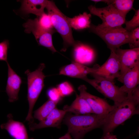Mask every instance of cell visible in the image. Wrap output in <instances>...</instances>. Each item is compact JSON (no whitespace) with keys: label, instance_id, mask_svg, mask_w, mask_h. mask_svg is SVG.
Here are the masks:
<instances>
[{"label":"cell","instance_id":"ffe728a7","mask_svg":"<svg viewBox=\"0 0 139 139\" xmlns=\"http://www.w3.org/2000/svg\"><path fill=\"white\" fill-rule=\"evenodd\" d=\"M91 17L90 14L84 12L73 18L67 17V19L72 28L79 30L90 28Z\"/></svg>","mask_w":139,"mask_h":139},{"label":"cell","instance_id":"52a82bcc","mask_svg":"<svg viewBox=\"0 0 139 139\" xmlns=\"http://www.w3.org/2000/svg\"><path fill=\"white\" fill-rule=\"evenodd\" d=\"M24 31L27 33H32L39 45L47 48L53 53L57 52L53 45V35L56 32L55 30L45 29L39 24L38 18L28 19L23 24Z\"/></svg>","mask_w":139,"mask_h":139},{"label":"cell","instance_id":"6da1fadb","mask_svg":"<svg viewBox=\"0 0 139 139\" xmlns=\"http://www.w3.org/2000/svg\"><path fill=\"white\" fill-rule=\"evenodd\" d=\"M94 114L76 115L67 112L63 121L68 132L73 139H83L86 134L97 128L102 127L108 116Z\"/></svg>","mask_w":139,"mask_h":139},{"label":"cell","instance_id":"7402d4cb","mask_svg":"<svg viewBox=\"0 0 139 139\" xmlns=\"http://www.w3.org/2000/svg\"><path fill=\"white\" fill-rule=\"evenodd\" d=\"M134 2L133 0H112L111 4L121 14L126 18L130 11L134 9L133 7Z\"/></svg>","mask_w":139,"mask_h":139},{"label":"cell","instance_id":"8992f818","mask_svg":"<svg viewBox=\"0 0 139 139\" xmlns=\"http://www.w3.org/2000/svg\"><path fill=\"white\" fill-rule=\"evenodd\" d=\"M94 78L87 77L83 80L91 85L106 97L114 101L115 106L119 105L127 98V94L122 91L114 81L94 74H90Z\"/></svg>","mask_w":139,"mask_h":139},{"label":"cell","instance_id":"2e32d148","mask_svg":"<svg viewBox=\"0 0 139 139\" xmlns=\"http://www.w3.org/2000/svg\"><path fill=\"white\" fill-rule=\"evenodd\" d=\"M7 63L8 68V78L6 91L8 97V101L13 102L18 99V93L22 80L8 62Z\"/></svg>","mask_w":139,"mask_h":139},{"label":"cell","instance_id":"ba28073f","mask_svg":"<svg viewBox=\"0 0 139 139\" xmlns=\"http://www.w3.org/2000/svg\"><path fill=\"white\" fill-rule=\"evenodd\" d=\"M91 14L100 18L102 23L99 25L102 27L114 28L122 26L125 18L111 4L102 8L90 5L88 7Z\"/></svg>","mask_w":139,"mask_h":139},{"label":"cell","instance_id":"f1b7e54d","mask_svg":"<svg viewBox=\"0 0 139 139\" xmlns=\"http://www.w3.org/2000/svg\"><path fill=\"white\" fill-rule=\"evenodd\" d=\"M131 97L134 101L139 103V88L138 85L133 91Z\"/></svg>","mask_w":139,"mask_h":139},{"label":"cell","instance_id":"484cf974","mask_svg":"<svg viewBox=\"0 0 139 139\" xmlns=\"http://www.w3.org/2000/svg\"><path fill=\"white\" fill-rule=\"evenodd\" d=\"M38 22L39 25L42 27L46 29H53V27L51 22L50 16L48 14L44 13L39 16Z\"/></svg>","mask_w":139,"mask_h":139},{"label":"cell","instance_id":"1f68e13d","mask_svg":"<svg viewBox=\"0 0 139 139\" xmlns=\"http://www.w3.org/2000/svg\"><path fill=\"white\" fill-rule=\"evenodd\" d=\"M70 134L67 132L64 135L60 137L58 139H72Z\"/></svg>","mask_w":139,"mask_h":139},{"label":"cell","instance_id":"7a4b0ae2","mask_svg":"<svg viewBox=\"0 0 139 139\" xmlns=\"http://www.w3.org/2000/svg\"><path fill=\"white\" fill-rule=\"evenodd\" d=\"M115 106L114 109L109 113L107 120L102 127L103 134L107 132L111 133L133 116L139 114V103L131 97H127L126 100L119 105Z\"/></svg>","mask_w":139,"mask_h":139},{"label":"cell","instance_id":"f546056e","mask_svg":"<svg viewBox=\"0 0 139 139\" xmlns=\"http://www.w3.org/2000/svg\"><path fill=\"white\" fill-rule=\"evenodd\" d=\"M98 139H118L116 135L113 134L111 133L107 132L103 134L102 137Z\"/></svg>","mask_w":139,"mask_h":139},{"label":"cell","instance_id":"30bf717a","mask_svg":"<svg viewBox=\"0 0 139 139\" xmlns=\"http://www.w3.org/2000/svg\"><path fill=\"white\" fill-rule=\"evenodd\" d=\"M110 51V55L106 62L101 66L99 65L95 71L91 74L98 75L114 81L115 78L120 77V65L115 50Z\"/></svg>","mask_w":139,"mask_h":139},{"label":"cell","instance_id":"603a6c76","mask_svg":"<svg viewBox=\"0 0 139 139\" xmlns=\"http://www.w3.org/2000/svg\"><path fill=\"white\" fill-rule=\"evenodd\" d=\"M135 14L131 20L128 21H125L124 29L128 31H130L139 27V9L135 11Z\"/></svg>","mask_w":139,"mask_h":139},{"label":"cell","instance_id":"7c38bea8","mask_svg":"<svg viewBox=\"0 0 139 139\" xmlns=\"http://www.w3.org/2000/svg\"><path fill=\"white\" fill-rule=\"evenodd\" d=\"M64 110L54 108L44 119L38 123L34 122L28 123L30 130L33 131L35 130L44 128L52 127L59 128L67 113Z\"/></svg>","mask_w":139,"mask_h":139},{"label":"cell","instance_id":"9c48e42d","mask_svg":"<svg viewBox=\"0 0 139 139\" xmlns=\"http://www.w3.org/2000/svg\"><path fill=\"white\" fill-rule=\"evenodd\" d=\"M78 90L79 95L86 101L93 114L98 115H107L114 109V105L112 106L105 99L88 92L85 85H80L78 87Z\"/></svg>","mask_w":139,"mask_h":139},{"label":"cell","instance_id":"9a60e30c","mask_svg":"<svg viewBox=\"0 0 139 139\" xmlns=\"http://www.w3.org/2000/svg\"><path fill=\"white\" fill-rule=\"evenodd\" d=\"M11 114L7 115V121L0 126L2 129L6 130L14 139H33L29 137L27 130L23 123L13 119Z\"/></svg>","mask_w":139,"mask_h":139},{"label":"cell","instance_id":"277c9868","mask_svg":"<svg viewBox=\"0 0 139 139\" xmlns=\"http://www.w3.org/2000/svg\"><path fill=\"white\" fill-rule=\"evenodd\" d=\"M91 31L100 37L110 50H115L121 46L128 44L130 32L122 26L114 28L103 27L99 24L90 25Z\"/></svg>","mask_w":139,"mask_h":139},{"label":"cell","instance_id":"d6986e66","mask_svg":"<svg viewBox=\"0 0 139 139\" xmlns=\"http://www.w3.org/2000/svg\"><path fill=\"white\" fill-rule=\"evenodd\" d=\"M63 110L67 112L76 115H83L93 114L86 101L79 95L77 94L75 100L70 106L66 105Z\"/></svg>","mask_w":139,"mask_h":139},{"label":"cell","instance_id":"cb8c5ba5","mask_svg":"<svg viewBox=\"0 0 139 139\" xmlns=\"http://www.w3.org/2000/svg\"><path fill=\"white\" fill-rule=\"evenodd\" d=\"M61 97L69 95L74 91L72 85L68 82H65L59 84L57 88Z\"/></svg>","mask_w":139,"mask_h":139},{"label":"cell","instance_id":"e0dca14e","mask_svg":"<svg viewBox=\"0 0 139 139\" xmlns=\"http://www.w3.org/2000/svg\"><path fill=\"white\" fill-rule=\"evenodd\" d=\"M74 46L73 55L76 62L83 64L92 62L94 58V54L91 48L79 42H76Z\"/></svg>","mask_w":139,"mask_h":139},{"label":"cell","instance_id":"8fae6325","mask_svg":"<svg viewBox=\"0 0 139 139\" xmlns=\"http://www.w3.org/2000/svg\"><path fill=\"white\" fill-rule=\"evenodd\" d=\"M120 64V77L121 78L128 71L139 63V48L128 49H122L120 48L115 50Z\"/></svg>","mask_w":139,"mask_h":139},{"label":"cell","instance_id":"4fadbf2b","mask_svg":"<svg viewBox=\"0 0 139 139\" xmlns=\"http://www.w3.org/2000/svg\"><path fill=\"white\" fill-rule=\"evenodd\" d=\"M98 65L96 64L92 67H90L74 62L62 67L60 71L59 74L83 80L87 77L88 74L93 73Z\"/></svg>","mask_w":139,"mask_h":139},{"label":"cell","instance_id":"83f0119b","mask_svg":"<svg viewBox=\"0 0 139 139\" xmlns=\"http://www.w3.org/2000/svg\"><path fill=\"white\" fill-rule=\"evenodd\" d=\"M47 94L49 99L57 103L61 97L58 90L56 88L49 89L47 91Z\"/></svg>","mask_w":139,"mask_h":139},{"label":"cell","instance_id":"4dcf8cb0","mask_svg":"<svg viewBox=\"0 0 139 139\" xmlns=\"http://www.w3.org/2000/svg\"><path fill=\"white\" fill-rule=\"evenodd\" d=\"M91 1L94 2L95 3L99 2H103L107 3L108 5H109L111 4L112 0H93Z\"/></svg>","mask_w":139,"mask_h":139},{"label":"cell","instance_id":"4316f807","mask_svg":"<svg viewBox=\"0 0 139 139\" xmlns=\"http://www.w3.org/2000/svg\"><path fill=\"white\" fill-rule=\"evenodd\" d=\"M8 42L7 40H4L0 43V60L7 61V50L8 47Z\"/></svg>","mask_w":139,"mask_h":139},{"label":"cell","instance_id":"5bb4252c","mask_svg":"<svg viewBox=\"0 0 139 139\" xmlns=\"http://www.w3.org/2000/svg\"><path fill=\"white\" fill-rule=\"evenodd\" d=\"M118 80L123 84L119 87L120 90L127 94V97H131L133 91L139 84V63Z\"/></svg>","mask_w":139,"mask_h":139},{"label":"cell","instance_id":"5b68a950","mask_svg":"<svg viewBox=\"0 0 139 139\" xmlns=\"http://www.w3.org/2000/svg\"><path fill=\"white\" fill-rule=\"evenodd\" d=\"M54 28L63 39L66 46H74L76 43L72 35V28L65 16L53 1H48L46 7Z\"/></svg>","mask_w":139,"mask_h":139},{"label":"cell","instance_id":"44dd1931","mask_svg":"<svg viewBox=\"0 0 139 139\" xmlns=\"http://www.w3.org/2000/svg\"><path fill=\"white\" fill-rule=\"evenodd\" d=\"M57 103L49 99L35 111L34 112V118L40 121L44 119L56 108Z\"/></svg>","mask_w":139,"mask_h":139},{"label":"cell","instance_id":"ac0fdd59","mask_svg":"<svg viewBox=\"0 0 139 139\" xmlns=\"http://www.w3.org/2000/svg\"><path fill=\"white\" fill-rule=\"evenodd\" d=\"M48 0H24L22 1L21 10L24 14L32 13L38 17L45 13L44 9L47 4Z\"/></svg>","mask_w":139,"mask_h":139},{"label":"cell","instance_id":"d4e9b609","mask_svg":"<svg viewBox=\"0 0 139 139\" xmlns=\"http://www.w3.org/2000/svg\"><path fill=\"white\" fill-rule=\"evenodd\" d=\"M130 38L128 43L131 48H139V27L130 31Z\"/></svg>","mask_w":139,"mask_h":139},{"label":"cell","instance_id":"3957f363","mask_svg":"<svg viewBox=\"0 0 139 139\" xmlns=\"http://www.w3.org/2000/svg\"><path fill=\"white\" fill-rule=\"evenodd\" d=\"M45 67V64L42 63L35 71L31 72L27 70L25 72L27 77V98L29 105L28 112L25 121H28L29 123L34 122L32 115L33 110L44 86L45 76L43 71Z\"/></svg>","mask_w":139,"mask_h":139}]
</instances>
